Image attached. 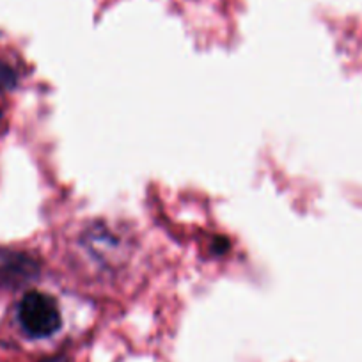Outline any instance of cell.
I'll return each instance as SVG.
<instances>
[{
    "label": "cell",
    "mask_w": 362,
    "mask_h": 362,
    "mask_svg": "<svg viewBox=\"0 0 362 362\" xmlns=\"http://www.w3.org/2000/svg\"><path fill=\"white\" fill-rule=\"evenodd\" d=\"M37 362H68V358L64 355H54V357H45Z\"/></svg>",
    "instance_id": "obj_2"
},
{
    "label": "cell",
    "mask_w": 362,
    "mask_h": 362,
    "mask_svg": "<svg viewBox=\"0 0 362 362\" xmlns=\"http://www.w3.org/2000/svg\"><path fill=\"white\" fill-rule=\"evenodd\" d=\"M13 320L20 332L30 339L52 337L62 325L61 308L52 295L27 288L13 305Z\"/></svg>",
    "instance_id": "obj_1"
},
{
    "label": "cell",
    "mask_w": 362,
    "mask_h": 362,
    "mask_svg": "<svg viewBox=\"0 0 362 362\" xmlns=\"http://www.w3.org/2000/svg\"><path fill=\"white\" fill-rule=\"evenodd\" d=\"M2 123H4V110L0 107V127H2Z\"/></svg>",
    "instance_id": "obj_3"
}]
</instances>
